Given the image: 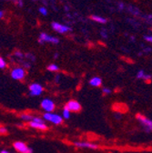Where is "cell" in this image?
<instances>
[{
    "label": "cell",
    "instance_id": "9",
    "mask_svg": "<svg viewBox=\"0 0 152 153\" xmlns=\"http://www.w3.org/2000/svg\"><path fill=\"white\" fill-rule=\"evenodd\" d=\"M74 145L78 148H83V149H96L99 148L97 144L87 142V141H76L74 142Z\"/></svg>",
    "mask_w": 152,
    "mask_h": 153
},
{
    "label": "cell",
    "instance_id": "11",
    "mask_svg": "<svg viewBox=\"0 0 152 153\" xmlns=\"http://www.w3.org/2000/svg\"><path fill=\"white\" fill-rule=\"evenodd\" d=\"M29 126L33 128H36V129H40V130H47V126L45 124H41V123H36L34 121H30L29 122Z\"/></svg>",
    "mask_w": 152,
    "mask_h": 153
},
{
    "label": "cell",
    "instance_id": "22",
    "mask_svg": "<svg viewBox=\"0 0 152 153\" xmlns=\"http://www.w3.org/2000/svg\"><path fill=\"white\" fill-rule=\"evenodd\" d=\"M7 132V129L5 127L1 126V128H0V133H1L2 135H4V134H6Z\"/></svg>",
    "mask_w": 152,
    "mask_h": 153
},
{
    "label": "cell",
    "instance_id": "7",
    "mask_svg": "<svg viewBox=\"0 0 152 153\" xmlns=\"http://www.w3.org/2000/svg\"><path fill=\"white\" fill-rule=\"evenodd\" d=\"M67 108H68L71 112H79L81 110V105L79 101L77 100H69L66 106H65Z\"/></svg>",
    "mask_w": 152,
    "mask_h": 153
},
{
    "label": "cell",
    "instance_id": "12",
    "mask_svg": "<svg viewBox=\"0 0 152 153\" xmlns=\"http://www.w3.org/2000/svg\"><path fill=\"white\" fill-rule=\"evenodd\" d=\"M89 85L92 87H96V88L100 87L102 85V79L99 78V76H94V78H92L89 80Z\"/></svg>",
    "mask_w": 152,
    "mask_h": 153
},
{
    "label": "cell",
    "instance_id": "21",
    "mask_svg": "<svg viewBox=\"0 0 152 153\" xmlns=\"http://www.w3.org/2000/svg\"><path fill=\"white\" fill-rule=\"evenodd\" d=\"M39 12L43 15V16H47V11L45 7H40L39 8Z\"/></svg>",
    "mask_w": 152,
    "mask_h": 153
},
{
    "label": "cell",
    "instance_id": "3",
    "mask_svg": "<svg viewBox=\"0 0 152 153\" xmlns=\"http://www.w3.org/2000/svg\"><path fill=\"white\" fill-rule=\"evenodd\" d=\"M14 149L19 153H34L33 149L29 148L25 142L23 141H16L13 144Z\"/></svg>",
    "mask_w": 152,
    "mask_h": 153
},
{
    "label": "cell",
    "instance_id": "5",
    "mask_svg": "<svg viewBox=\"0 0 152 153\" xmlns=\"http://www.w3.org/2000/svg\"><path fill=\"white\" fill-rule=\"evenodd\" d=\"M43 92V87L39 83H33L29 86V95L32 97L40 96Z\"/></svg>",
    "mask_w": 152,
    "mask_h": 153
},
{
    "label": "cell",
    "instance_id": "4",
    "mask_svg": "<svg viewBox=\"0 0 152 153\" xmlns=\"http://www.w3.org/2000/svg\"><path fill=\"white\" fill-rule=\"evenodd\" d=\"M26 76V71L22 68H16L11 71V78L15 80H22Z\"/></svg>",
    "mask_w": 152,
    "mask_h": 153
},
{
    "label": "cell",
    "instance_id": "23",
    "mask_svg": "<svg viewBox=\"0 0 152 153\" xmlns=\"http://www.w3.org/2000/svg\"><path fill=\"white\" fill-rule=\"evenodd\" d=\"M144 38H145V40H147L148 42L152 43V36H145Z\"/></svg>",
    "mask_w": 152,
    "mask_h": 153
},
{
    "label": "cell",
    "instance_id": "19",
    "mask_svg": "<svg viewBox=\"0 0 152 153\" xmlns=\"http://www.w3.org/2000/svg\"><path fill=\"white\" fill-rule=\"evenodd\" d=\"M6 67H7L6 61L4 60L3 57H0V68H1V69H4Z\"/></svg>",
    "mask_w": 152,
    "mask_h": 153
},
{
    "label": "cell",
    "instance_id": "15",
    "mask_svg": "<svg viewBox=\"0 0 152 153\" xmlns=\"http://www.w3.org/2000/svg\"><path fill=\"white\" fill-rule=\"evenodd\" d=\"M91 18L93 19L94 21L99 22V23H102V24H104V23H106V22H107V20H106V19H105L104 17L99 16H91Z\"/></svg>",
    "mask_w": 152,
    "mask_h": 153
},
{
    "label": "cell",
    "instance_id": "8",
    "mask_svg": "<svg viewBox=\"0 0 152 153\" xmlns=\"http://www.w3.org/2000/svg\"><path fill=\"white\" fill-rule=\"evenodd\" d=\"M45 42H51L53 44H59V38L56 37H54V36H50L45 33H41L40 36H39V43L40 44H43Z\"/></svg>",
    "mask_w": 152,
    "mask_h": 153
},
{
    "label": "cell",
    "instance_id": "24",
    "mask_svg": "<svg viewBox=\"0 0 152 153\" xmlns=\"http://www.w3.org/2000/svg\"><path fill=\"white\" fill-rule=\"evenodd\" d=\"M16 56H20V57H22L23 56V54L22 53H20V52H16V54H15Z\"/></svg>",
    "mask_w": 152,
    "mask_h": 153
},
{
    "label": "cell",
    "instance_id": "14",
    "mask_svg": "<svg viewBox=\"0 0 152 153\" xmlns=\"http://www.w3.org/2000/svg\"><path fill=\"white\" fill-rule=\"evenodd\" d=\"M20 118L23 120H26V121H32L33 119H34V116L30 114H27V113H24V114H21L20 115Z\"/></svg>",
    "mask_w": 152,
    "mask_h": 153
},
{
    "label": "cell",
    "instance_id": "6",
    "mask_svg": "<svg viewBox=\"0 0 152 153\" xmlns=\"http://www.w3.org/2000/svg\"><path fill=\"white\" fill-rule=\"evenodd\" d=\"M41 108L46 111V112H52L55 108H56V105L55 103L53 102V100H49V99H45L42 100L41 104H40Z\"/></svg>",
    "mask_w": 152,
    "mask_h": 153
},
{
    "label": "cell",
    "instance_id": "18",
    "mask_svg": "<svg viewBox=\"0 0 152 153\" xmlns=\"http://www.w3.org/2000/svg\"><path fill=\"white\" fill-rule=\"evenodd\" d=\"M34 122H36V123H41V124H45V120L42 119V118H39V117H34L33 120Z\"/></svg>",
    "mask_w": 152,
    "mask_h": 153
},
{
    "label": "cell",
    "instance_id": "26",
    "mask_svg": "<svg viewBox=\"0 0 152 153\" xmlns=\"http://www.w3.org/2000/svg\"><path fill=\"white\" fill-rule=\"evenodd\" d=\"M3 16H4V12H3V11H1V12H0V16L3 17Z\"/></svg>",
    "mask_w": 152,
    "mask_h": 153
},
{
    "label": "cell",
    "instance_id": "10",
    "mask_svg": "<svg viewBox=\"0 0 152 153\" xmlns=\"http://www.w3.org/2000/svg\"><path fill=\"white\" fill-rule=\"evenodd\" d=\"M52 27H53L54 30L58 31L59 33H66V32L71 30V28L69 27L65 26V25H60V24L56 23V22H53L52 23Z\"/></svg>",
    "mask_w": 152,
    "mask_h": 153
},
{
    "label": "cell",
    "instance_id": "13",
    "mask_svg": "<svg viewBox=\"0 0 152 153\" xmlns=\"http://www.w3.org/2000/svg\"><path fill=\"white\" fill-rule=\"evenodd\" d=\"M137 79H144V80H150L151 76L148 75L144 72V70H139L137 74Z\"/></svg>",
    "mask_w": 152,
    "mask_h": 153
},
{
    "label": "cell",
    "instance_id": "27",
    "mask_svg": "<svg viewBox=\"0 0 152 153\" xmlns=\"http://www.w3.org/2000/svg\"><path fill=\"white\" fill-rule=\"evenodd\" d=\"M119 8H123V4H119Z\"/></svg>",
    "mask_w": 152,
    "mask_h": 153
},
{
    "label": "cell",
    "instance_id": "20",
    "mask_svg": "<svg viewBox=\"0 0 152 153\" xmlns=\"http://www.w3.org/2000/svg\"><path fill=\"white\" fill-rule=\"evenodd\" d=\"M111 92H112L111 89L108 88H102V93H103L104 95H108V94H110Z\"/></svg>",
    "mask_w": 152,
    "mask_h": 153
},
{
    "label": "cell",
    "instance_id": "1",
    "mask_svg": "<svg viewBox=\"0 0 152 153\" xmlns=\"http://www.w3.org/2000/svg\"><path fill=\"white\" fill-rule=\"evenodd\" d=\"M43 119L47 121L52 122L55 125H60L63 123V117L58 114H54L52 112H46L43 115Z\"/></svg>",
    "mask_w": 152,
    "mask_h": 153
},
{
    "label": "cell",
    "instance_id": "16",
    "mask_svg": "<svg viewBox=\"0 0 152 153\" xmlns=\"http://www.w3.org/2000/svg\"><path fill=\"white\" fill-rule=\"evenodd\" d=\"M70 112L71 111L68 108H67L66 107L64 108L63 112H62V117H63L64 120H68L69 119V117H70Z\"/></svg>",
    "mask_w": 152,
    "mask_h": 153
},
{
    "label": "cell",
    "instance_id": "25",
    "mask_svg": "<svg viewBox=\"0 0 152 153\" xmlns=\"http://www.w3.org/2000/svg\"><path fill=\"white\" fill-rule=\"evenodd\" d=\"M0 153H11V152H9L7 150H1V152H0Z\"/></svg>",
    "mask_w": 152,
    "mask_h": 153
},
{
    "label": "cell",
    "instance_id": "2",
    "mask_svg": "<svg viewBox=\"0 0 152 153\" xmlns=\"http://www.w3.org/2000/svg\"><path fill=\"white\" fill-rule=\"evenodd\" d=\"M136 118L147 132L152 131V120H151L148 119L146 116L141 115V114H138Z\"/></svg>",
    "mask_w": 152,
    "mask_h": 153
},
{
    "label": "cell",
    "instance_id": "17",
    "mask_svg": "<svg viewBox=\"0 0 152 153\" xmlns=\"http://www.w3.org/2000/svg\"><path fill=\"white\" fill-rule=\"evenodd\" d=\"M47 69L49 70V71H58L59 70V67L56 66V65H55V64H51V65H49L48 67H47Z\"/></svg>",
    "mask_w": 152,
    "mask_h": 153
}]
</instances>
